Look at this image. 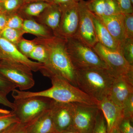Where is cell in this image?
Returning a JSON list of instances; mask_svg holds the SVG:
<instances>
[{"label":"cell","instance_id":"obj_26","mask_svg":"<svg viewBox=\"0 0 133 133\" xmlns=\"http://www.w3.org/2000/svg\"><path fill=\"white\" fill-rule=\"evenodd\" d=\"M92 133H108L106 121L103 113L100 109Z\"/></svg>","mask_w":133,"mask_h":133},{"label":"cell","instance_id":"obj_11","mask_svg":"<svg viewBox=\"0 0 133 133\" xmlns=\"http://www.w3.org/2000/svg\"><path fill=\"white\" fill-rule=\"evenodd\" d=\"M50 110L57 133H62L72 128L74 113L73 103L53 100Z\"/></svg>","mask_w":133,"mask_h":133},{"label":"cell","instance_id":"obj_45","mask_svg":"<svg viewBox=\"0 0 133 133\" xmlns=\"http://www.w3.org/2000/svg\"><path fill=\"white\" fill-rule=\"evenodd\" d=\"M131 2L133 3V0H131Z\"/></svg>","mask_w":133,"mask_h":133},{"label":"cell","instance_id":"obj_30","mask_svg":"<svg viewBox=\"0 0 133 133\" xmlns=\"http://www.w3.org/2000/svg\"><path fill=\"white\" fill-rule=\"evenodd\" d=\"M23 21L22 18L17 15L8 16L6 27L17 30H22Z\"/></svg>","mask_w":133,"mask_h":133},{"label":"cell","instance_id":"obj_40","mask_svg":"<svg viewBox=\"0 0 133 133\" xmlns=\"http://www.w3.org/2000/svg\"><path fill=\"white\" fill-rule=\"evenodd\" d=\"M61 133H81L78 131H76L74 129V128H71L69 129L66 131H64Z\"/></svg>","mask_w":133,"mask_h":133},{"label":"cell","instance_id":"obj_32","mask_svg":"<svg viewBox=\"0 0 133 133\" xmlns=\"http://www.w3.org/2000/svg\"><path fill=\"white\" fill-rule=\"evenodd\" d=\"M3 133H27V125L21 122L12 124Z\"/></svg>","mask_w":133,"mask_h":133},{"label":"cell","instance_id":"obj_21","mask_svg":"<svg viewBox=\"0 0 133 133\" xmlns=\"http://www.w3.org/2000/svg\"><path fill=\"white\" fill-rule=\"evenodd\" d=\"M51 3L43 1L35 2L26 4L23 11L27 15L37 16L44 12Z\"/></svg>","mask_w":133,"mask_h":133},{"label":"cell","instance_id":"obj_25","mask_svg":"<svg viewBox=\"0 0 133 133\" xmlns=\"http://www.w3.org/2000/svg\"><path fill=\"white\" fill-rule=\"evenodd\" d=\"M19 122L12 111L9 114L0 113V132H3L12 124Z\"/></svg>","mask_w":133,"mask_h":133},{"label":"cell","instance_id":"obj_23","mask_svg":"<svg viewBox=\"0 0 133 133\" xmlns=\"http://www.w3.org/2000/svg\"><path fill=\"white\" fill-rule=\"evenodd\" d=\"M24 33L22 30L16 29L6 27L0 33V36L16 45L22 39V36Z\"/></svg>","mask_w":133,"mask_h":133},{"label":"cell","instance_id":"obj_3","mask_svg":"<svg viewBox=\"0 0 133 133\" xmlns=\"http://www.w3.org/2000/svg\"><path fill=\"white\" fill-rule=\"evenodd\" d=\"M115 79L107 69L76 70L77 87L98 102L109 96Z\"/></svg>","mask_w":133,"mask_h":133},{"label":"cell","instance_id":"obj_9","mask_svg":"<svg viewBox=\"0 0 133 133\" xmlns=\"http://www.w3.org/2000/svg\"><path fill=\"white\" fill-rule=\"evenodd\" d=\"M73 104L74 113L72 128L81 133H92L99 110L98 105Z\"/></svg>","mask_w":133,"mask_h":133},{"label":"cell","instance_id":"obj_15","mask_svg":"<svg viewBox=\"0 0 133 133\" xmlns=\"http://www.w3.org/2000/svg\"><path fill=\"white\" fill-rule=\"evenodd\" d=\"M98 17L118 43L120 50L121 46L126 38L123 22V14L121 13Z\"/></svg>","mask_w":133,"mask_h":133},{"label":"cell","instance_id":"obj_17","mask_svg":"<svg viewBox=\"0 0 133 133\" xmlns=\"http://www.w3.org/2000/svg\"><path fill=\"white\" fill-rule=\"evenodd\" d=\"M26 125L27 133H57L50 109Z\"/></svg>","mask_w":133,"mask_h":133},{"label":"cell","instance_id":"obj_7","mask_svg":"<svg viewBox=\"0 0 133 133\" xmlns=\"http://www.w3.org/2000/svg\"><path fill=\"white\" fill-rule=\"evenodd\" d=\"M0 75L22 91L30 89L35 84L32 71L26 66L0 59Z\"/></svg>","mask_w":133,"mask_h":133},{"label":"cell","instance_id":"obj_20","mask_svg":"<svg viewBox=\"0 0 133 133\" xmlns=\"http://www.w3.org/2000/svg\"><path fill=\"white\" fill-rule=\"evenodd\" d=\"M22 30L24 33H29L39 37H45L53 35L45 26L34 20L26 19L23 21Z\"/></svg>","mask_w":133,"mask_h":133},{"label":"cell","instance_id":"obj_8","mask_svg":"<svg viewBox=\"0 0 133 133\" xmlns=\"http://www.w3.org/2000/svg\"><path fill=\"white\" fill-rule=\"evenodd\" d=\"M59 6L62 15L59 28L55 35L65 39L76 37L79 23L78 3H69Z\"/></svg>","mask_w":133,"mask_h":133},{"label":"cell","instance_id":"obj_24","mask_svg":"<svg viewBox=\"0 0 133 133\" xmlns=\"http://www.w3.org/2000/svg\"><path fill=\"white\" fill-rule=\"evenodd\" d=\"M119 51L127 62L133 66V39L126 38L121 46Z\"/></svg>","mask_w":133,"mask_h":133},{"label":"cell","instance_id":"obj_19","mask_svg":"<svg viewBox=\"0 0 133 133\" xmlns=\"http://www.w3.org/2000/svg\"><path fill=\"white\" fill-rule=\"evenodd\" d=\"M43 13L44 24L53 31L55 35L59 28L62 11L60 6L51 3Z\"/></svg>","mask_w":133,"mask_h":133},{"label":"cell","instance_id":"obj_2","mask_svg":"<svg viewBox=\"0 0 133 133\" xmlns=\"http://www.w3.org/2000/svg\"><path fill=\"white\" fill-rule=\"evenodd\" d=\"M49 78L52 83L51 88L38 92L16 90L14 92V97L15 99H19L39 96L49 98L58 102L98 105L99 102L97 101L64 79L57 76H51Z\"/></svg>","mask_w":133,"mask_h":133},{"label":"cell","instance_id":"obj_10","mask_svg":"<svg viewBox=\"0 0 133 133\" xmlns=\"http://www.w3.org/2000/svg\"><path fill=\"white\" fill-rule=\"evenodd\" d=\"M79 23L76 37L87 45L92 48L98 43L92 19L93 14L83 1L78 3Z\"/></svg>","mask_w":133,"mask_h":133},{"label":"cell","instance_id":"obj_39","mask_svg":"<svg viewBox=\"0 0 133 133\" xmlns=\"http://www.w3.org/2000/svg\"><path fill=\"white\" fill-rule=\"evenodd\" d=\"M24 4H27L30 3L35 2L43 1L45 2L49 3H52L53 0H23Z\"/></svg>","mask_w":133,"mask_h":133},{"label":"cell","instance_id":"obj_1","mask_svg":"<svg viewBox=\"0 0 133 133\" xmlns=\"http://www.w3.org/2000/svg\"><path fill=\"white\" fill-rule=\"evenodd\" d=\"M34 41L44 45L48 52V61L40 71L43 75L49 78L59 76L77 87L76 70L68 54L65 39L53 35Z\"/></svg>","mask_w":133,"mask_h":133},{"label":"cell","instance_id":"obj_34","mask_svg":"<svg viewBox=\"0 0 133 133\" xmlns=\"http://www.w3.org/2000/svg\"><path fill=\"white\" fill-rule=\"evenodd\" d=\"M122 13L133 14V3L131 0H115Z\"/></svg>","mask_w":133,"mask_h":133},{"label":"cell","instance_id":"obj_12","mask_svg":"<svg viewBox=\"0 0 133 133\" xmlns=\"http://www.w3.org/2000/svg\"><path fill=\"white\" fill-rule=\"evenodd\" d=\"M0 59L26 66L32 71H40L43 64L34 62L22 54L17 47L0 36Z\"/></svg>","mask_w":133,"mask_h":133},{"label":"cell","instance_id":"obj_41","mask_svg":"<svg viewBox=\"0 0 133 133\" xmlns=\"http://www.w3.org/2000/svg\"><path fill=\"white\" fill-rule=\"evenodd\" d=\"M108 133H121V132L119 131L118 128H116L112 129L108 132Z\"/></svg>","mask_w":133,"mask_h":133},{"label":"cell","instance_id":"obj_42","mask_svg":"<svg viewBox=\"0 0 133 133\" xmlns=\"http://www.w3.org/2000/svg\"><path fill=\"white\" fill-rule=\"evenodd\" d=\"M11 111H9L6 109H2L0 108V113H1L5 114H9L11 112Z\"/></svg>","mask_w":133,"mask_h":133},{"label":"cell","instance_id":"obj_36","mask_svg":"<svg viewBox=\"0 0 133 133\" xmlns=\"http://www.w3.org/2000/svg\"><path fill=\"white\" fill-rule=\"evenodd\" d=\"M7 95V94L0 90V104L13 110L14 107V105L13 102H10L8 99Z\"/></svg>","mask_w":133,"mask_h":133},{"label":"cell","instance_id":"obj_14","mask_svg":"<svg viewBox=\"0 0 133 133\" xmlns=\"http://www.w3.org/2000/svg\"><path fill=\"white\" fill-rule=\"evenodd\" d=\"M98 107L106 121L108 132L112 129L118 128L124 118L122 108L114 103L108 97L99 101Z\"/></svg>","mask_w":133,"mask_h":133},{"label":"cell","instance_id":"obj_31","mask_svg":"<svg viewBox=\"0 0 133 133\" xmlns=\"http://www.w3.org/2000/svg\"><path fill=\"white\" fill-rule=\"evenodd\" d=\"M122 108L124 118L133 120V93L126 101Z\"/></svg>","mask_w":133,"mask_h":133},{"label":"cell","instance_id":"obj_22","mask_svg":"<svg viewBox=\"0 0 133 133\" xmlns=\"http://www.w3.org/2000/svg\"><path fill=\"white\" fill-rule=\"evenodd\" d=\"M36 44L34 49L30 54L29 58L36 60L37 62L45 64L48 59V53L44 45L35 42Z\"/></svg>","mask_w":133,"mask_h":133},{"label":"cell","instance_id":"obj_16","mask_svg":"<svg viewBox=\"0 0 133 133\" xmlns=\"http://www.w3.org/2000/svg\"><path fill=\"white\" fill-rule=\"evenodd\" d=\"M85 4L90 11L98 17L122 13L115 0H88Z\"/></svg>","mask_w":133,"mask_h":133},{"label":"cell","instance_id":"obj_27","mask_svg":"<svg viewBox=\"0 0 133 133\" xmlns=\"http://www.w3.org/2000/svg\"><path fill=\"white\" fill-rule=\"evenodd\" d=\"M36 44V43L33 41L21 39L17 45L18 49L22 54L28 58L30 54L34 49Z\"/></svg>","mask_w":133,"mask_h":133},{"label":"cell","instance_id":"obj_5","mask_svg":"<svg viewBox=\"0 0 133 133\" xmlns=\"http://www.w3.org/2000/svg\"><path fill=\"white\" fill-rule=\"evenodd\" d=\"M53 100L35 96L15 99L12 112L19 122L28 124L41 114L49 110Z\"/></svg>","mask_w":133,"mask_h":133},{"label":"cell","instance_id":"obj_38","mask_svg":"<svg viewBox=\"0 0 133 133\" xmlns=\"http://www.w3.org/2000/svg\"><path fill=\"white\" fill-rule=\"evenodd\" d=\"M83 1L84 0H53L52 3L57 5H61L69 3L75 2L78 3Z\"/></svg>","mask_w":133,"mask_h":133},{"label":"cell","instance_id":"obj_46","mask_svg":"<svg viewBox=\"0 0 133 133\" xmlns=\"http://www.w3.org/2000/svg\"><path fill=\"white\" fill-rule=\"evenodd\" d=\"M3 132H0V133H3Z\"/></svg>","mask_w":133,"mask_h":133},{"label":"cell","instance_id":"obj_18","mask_svg":"<svg viewBox=\"0 0 133 133\" xmlns=\"http://www.w3.org/2000/svg\"><path fill=\"white\" fill-rule=\"evenodd\" d=\"M92 19L98 43L110 49L119 51V47L118 43L109 33L98 17L93 14Z\"/></svg>","mask_w":133,"mask_h":133},{"label":"cell","instance_id":"obj_33","mask_svg":"<svg viewBox=\"0 0 133 133\" xmlns=\"http://www.w3.org/2000/svg\"><path fill=\"white\" fill-rule=\"evenodd\" d=\"M133 122L132 120L124 118L118 127L121 133H133Z\"/></svg>","mask_w":133,"mask_h":133},{"label":"cell","instance_id":"obj_35","mask_svg":"<svg viewBox=\"0 0 133 133\" xmlns=\"http://www.w3.org/2000/svg\"><path fill=\"white\" fill-rule=\"evenodd\" d=\"M16 88V87L14 84L0 75V90L8 95Z\"/></svg>","mask_w":133,"mask_h":133},{"label":"cell","instance_id":"obj_6","mask_svg":"<svg viewBox=\"0 0 133 133\" xmlns=\"http://www.w3.org/2000/svg\"><path fill=\"white\" fill-rule=\"evenodd\" d=\"M92 49L104 62L108 70L115 77L122 76L133 77V66L127 62L120 51L110 49L99 43Z\"/></svg>","mask_w":133,"mask_h":133},{"label":"cell","instance_id":"obj_37","mask_svg":"<svg viewBox=\"0 0 133 133\" xmlns=\"http://www.w3.org/2000/svg\"><path fill=\"white\" fill-rule=\"evenodd\" d=\"M8 16L6 12H0V33L6 27Z\"/></svg>","mask_w":133,"mask_h":133},{"label":"cell","instance_id":"obj_13","mask_svg":"<svg viewBox=\"0 0 133 133\" xmlns=\"http://www.w3.org/2000/svg\"><path fill=\"white\" fill-rule=\"evenodd\" d=\"M133 93V77L122 76L115 78L108 98L122 107L127 99Z\"/></svg>","mask_w":133,"mask_h":133},{"label":"cell","instance_id":"obj_4","mask_svg":"<svg viewBox=\"0 0 133 133\" xmlns=\"http://www.w3.org/2000/svg\"><path fill=\"white\" fill-rule=\"evenodd\" d=\"M65 40L68 54L76 70L91 68L107 69L106 65L92 48L76 37Z\"/></svg>","mask_w":133,"mask_h":133},{"label":"cell","instance_id":"obj_44","mask_svg":"<svg viewBox=\"0 0 133 133\" xmlns=\"http://www.w3.org/2000/svg\"><path fill=\"white\" fill-rule=\"evenodd\" d=\"M5 1V0H0V2H2L3 1Z\"/></svg>","mask_w":133,"mask_h":133},{"label":"cell","instance_id":"obj_28","mask_svg":"<svg viewBox=\"0 0 133 133\" xmlns=\"http://www.w3.org/2000/svg\"><path fill=\"white\" fill-rule=\"evenodd\" d=\"M123 14L126 38L133 39V14Z\"/></svg>","mask_w":133,"mask_h":133},{"label":"cell","instance_id":"obj_29","mask_svg":"<svg viewBox=\"0 0 133 133\" xmlns=\"http://www.w3.org/2000/svg\"><path fill=\"white\" fill-rule=\"evenodd\" d=\"M23 4H24L23 0H5L0 2V6L3 11L7 14L15 11Z\"/></svg>","mask_w":133,"mask_h":133},{"label":"cell","instance_id":"obj_43","mask_svg":"<svg viewBox=\"0 0 133 133\" xmlns=\"http://www.w3.org/2000/svg\"><path fill=\"white\" fill-rule=\"evenodd\" d=\"M1 11H3L2 8L0 6V12Z\"/></svg>","mask_w":133,"mask_h":133}]
</instances>
